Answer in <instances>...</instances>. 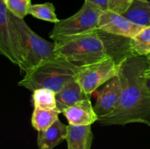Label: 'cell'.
<instances>
[{"label":"cell","mask_w":150,"mask_h":149,"mask_svg":"<svg viewBox=\"0 0 150 149\" xmlns=\"http://www.w3.org/2000/svg\"><path fill=\"white\" fill-rule=\"evenodd\" d=\"M146 65L147 56H132L121 63L118 74L122 83L120 102L112 112L98 118L100 124L141 123L150 127V92L144 79Z\"/></svg>","instance_id":"6da1fadb"},{"label":"cell","mask_w":150,"mask_h":149,"mask_svg":"<svg viewBox=\"0 0 150 149\" xmlns=\"http://www.w3.org/2000/svg\"><path fill=\"white\" fill-rule=\"evenodd\" d=\"M54 42L56 54L78 67L111 57L99 29L82 34L57 38Z\"/></svg>","instance_id":"7a4b0ae2"},{"label":"cell","mask_w":150,"mask_h":149,"mask_svg":"<svg viewBox=\"0 0 150 149\" xmlns=\"http://www.w3.org/2000/svg\"><path fill=\"white\" fill-rule=\"evenodd\" d=\"M79 67L59 57L47 61L23 76L18 85L32 92L36 89L45 88L51 89L57 93L67 83L76 80Z\"/></svg>","instance_id":"3957f363"},{"label":"cell","mask_w":150,"mask_h":149,"mask_svg":"<svg viewBox=\"0 0 150 149\" xmlns=\"http://www.w3.org/2000/svg\"><path fill=\"white\" fill-rule=\"evenodd\" d=\"M23 40V62L20 70L24 75L47 61L59 58L55 53L54 42H48L35 33L25 22L12 15Z\"/></svg>","instance_id":"277c9868"},{"label":"cell","mask_w":150,"mask_h":149,"mask_svg":"<svg viewBox=\"0 0 150 149\" xmlns=\"http://www.w3.org/2000/svg\"><path fill=\"white\" fill-rule=\"evenodd\" d=\"M103 11L92 3L85 1L73 15L59 20L54 24L49 37L52 39L93 32L99 29V20Z\"/></svg>","instance_id":"5b68a950"},{"label":"cell","mask_w":150,"mask_h":149,"mask_svg":"<svg viewBox=\"0 0 150 149\" xmlns=\"http://www.w3.org/2000/svg\"><path fill=\"white\" fill-rule=\"evenodd\" d=\"M120 64L112 57L79 67L76 75L77 82L86 94L91 95L115 76L118 75Z\"/></svg>","instance_id":"8992f818"},{"label":"cell","mask_w":150,"mask_h":149,"mask_svg":"<svg viewBox=\"0 0 150 149\" xmlns=\"http://www.w3.org/2000/svg\"><path fill=\"white\" fill-rule=\"evenodd\" d=\"M0 53L20 68L23 62V40L6 4L0 1Z\"/></svg>","instance_id":"52a82bcc"},{"label":"cell","mask_w":150,"mask_h":149,"mask_svg":"<svg viewBox=\"0 0 150 149\" xmlns=\"http://www.w3.org/2000/svg\"><path fill=\"white\" fill-rule=\"evenodd\" d=\"M96 102L94 110L100 117L105 116L115 110L122 94V83L120 76L117 75L102 86L99 91H95Z\"/></svg>","instance_id":"ba28073f"},{"label":"cell","mask_w":150,"mask_h":149,"mask_svg":"<svg viewBox=\"0 0 150 149\" xmlns=\"http://www.w3.org/2000/svg\"><path fill=\"white\" fill-rule=\"evenodd\" d=\"M145 27L135 24L122 15L110 10L103 12L99 20V29L111 34L133 38Z\"/></svg>","instance_id":"9c48e42d"},{"label":"cell","mask_w":150,"mask_h":149,"mask_svg":"<svg viewBox=\"0 0 150 149\" xmlns=\"http://www.w3.org/2000/svg\"><path fill=\"white\" fill-rule=\"evenodd\" d=\"M62 113L70 125H92L98 121V116L94 110L90 99H83L77 102L66 109Z\"/></svg>","instance_id":"30bf717a"},{"label":"cell","mask_w":150,"mask_h":149,"mask_svg":"<svg viewBox=\"0 0 150 149\" xmlns=\"http://www.w3.org/2000/svg\"><path fill=\"white\" fill-rule=\"evenodd\" d=\"M67 131L68 126L58 119L47 129L38 131V148L53 149L66 140Z\"/></svg>","instance_id":"8fae6325"},{"label":"cell","mask_w":150,"mask_h":149,"mask_svg":"<svg viewBox=\"0 0 150 149\" xmlns=\"http://www.w3.org/2000/svg\"><path fill=\"white\" fill-rule=\"evenodd\" d=\"M86 99H90V96L86 94L79 83L74 80L67 83L56 93L57 109L62 113L66 109Z\"/></svg>","instance_id":"7c38bea8"},{"label":"cell","mask_w":150,"mask_h":149,"mask_svg":"<svg viewBox=\"0 0 150 149\" xmlns=\"http://www.w3.org/2000/svg\"><path fill=\"white\" fill-rule=\"evenodd\" d=\"M93 133L91 125H68L66 137L67 149H91L93 141Z\"/></svg>","instance_id":"4fadbf2b"},{"label":"cell","mask_w":150,"mask_h":149,"mask_svg":"<svg viewBox=\"0 0 150 149\" xmlns=\"http://www.w3.org/2000/svg\"><path fill=\"white\" fill-rule=\"evenodd\" d=\"M135 24L147 27L150 26V1L133 0L131 5L122 14Z\"/></svg>","instance_id":"5bb4252c"},{"label":"cell","mask_w":150,"mask_h":149,"mask_svg":"<svg viewBox=\"0 0 150 149\" xmlns=\"http://www.w3.org/2000/svg\"><path fill=\"white\" fill-rule=\"evenodd\" d=\"M59 113L57 109L43 110L34 108L32 115V127L38 131L47 129L59 119Z\"/></svg>","instance_id":"9a60e30c"},{"label":"cell","mask_w":150,"mask_h":149,"mask_svg":"<svg viewBox=\"0 0 150 149\" xmlns=\"http://www.w3.org/2000/svg\"><path fill=\"white\" fill-rule=\"evenodd\" d=\"M129 49L133 56H150V26L130 39Z\"/></svg>","instance_id":"2e32d148"},{"label":"cell","mask_w":150,"mask_h":149,"mask_svg":"<svg viewBox=\"0 0 150 149\" xmlns=\"http://www.w3.org/2000/svg\"><path fill=\"white\" fill-rule=\"evenodd\" d=\"M32 103L34 108L43 110L57 109L56 93L49 89H38L32 93Z\"/></svg>","instance_id":"e0dca14e"},{"label":"cell","mask_w":150,"mask_h":149,"mask_svg":"<svg viewBox=\"0 0 150 149\" xmlns=\"http://www.w3.org/2000/svg\"><path fill=\"white\" fill-rule=\"evenodd\" d=\"M29 14L34 18L54 23V24L59 20L56 15L55 7L51 2L32 4L29 8Z\"/></svg>","instance_id":"ac0fdd59"},{"label":"cell","mask_w":150,"mask_h":149,"mask_svg":"<svg viewBox=\"0 0 150 149\" xmlns=\"http://www.w3.org/2000/svg\"><path fill=\"white\" fill-rule=\"evenodd\" d=\"M5 4L12 15L18 18L24 19L29 14L32 3L31 0H6Z\"/></svg>","instance_id":"d6986e66"},{"label":"cell","mask_w":150,"mask_h":149,"mask_svg":"<svg viewBox=\"0 0 150 149\" xmlns=\"http://www.w3.org/2000/svg\"><path fill=\"white\" fill-rule=\"evenodd\" d=\"M133 1V0H108V10L122 15Z\"/></svg>","instance_id":"ffe728a7"},{"label":"cell","mask_w":150,"mask_h":149,"mask_svg":"<svg viewBox=\"0 0 150 149\" xmlns=\"http://www.w3.org/2000/svg\"><path fill=\"white\" fill-rule=\"evenodd\" d=\"M98 6L102 11L108 10V0H85Z\"/></svg>","instance_id":"44dd1931"},{"label":"cell","mask_w":150,"mask_h":149,"mask_svg":"<svg viewBox=\"0 0 150 149\" xmlns=\"http://www.w3.org/2000/svg\"><path fill=\"white\" fill-rule=\"evenodd\" d=\"M144 79L146 88L150 92V57L147 56V65L144 72Z\"/></svg>","instance_id":"7402d4cb"},{"label":"cell","mask_w":150,"mask_h":149,"mask_svg":"<svg viewBox=\"0 0 150 149\" xmlns=\"http://www.w3.org/2000/svg\"><path fill=\"white\" fill-rule=\"evenodd\" d=\"M0 1H2V2H4V4H5V2H6V0H0Z\"/></svg>","instance_id":"603a6c76"},{"label":"cell","mask_w":150,"mask_h":149,"mask_svg":"<svg viewBox=\"0 0 150 149\" xmlns=\"http://www.w3.org/2000/svg\"><path fill=\"white\" fill-rule=\"evenodd\" d=\"M139 1H150V0H139Z\"/></svg>","instance_id":"cb8c5ba5"},{"label":"cell","mask_w":150,"mask_h":149,"mask_svg":"<svg viewBox=\"0 0 150 149\" xmlns=\"http://www.w3.org/2000/svg\"><path fill=\"white\" fill-rule=\"evenodd\" d=\"M149 56V57H150V56Z\"/></svg>","instance_id":"d4e9b609"}]
</instances>
